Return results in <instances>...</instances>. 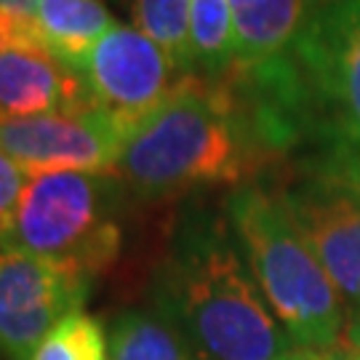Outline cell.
Here are the masks:
<instances>
[{
    "mask_svg": "<svg viewBox=\"0 0 360 360\" xmlns=\"http://www.w3.org/2000/svg\"><path fill=\"white\" fill-rule=\"evenodd\" d=\"M150 296L198 360H272L296 347L267 307L230 221L211 211L179 219Z\"/></svg>",
    "mask_w": 360,
    "mask_h": 360,
    "instance_id": "1",
    "label": "cell"
},
{
    "mask_svg": "<svg viewBox=\"0 0 360 360\" xmlns=\"http://www.w3.org/2000/svg\"><path fill=\"white\" fill-rule=\"evenodd\" d=\"M275 153L227 80L187 77L129 131L115 174L139 200L243 184Z\"/></svg>",
    "mask_w": 360,
    "mask_h": 360,
    "instance_id": "2",
    "label": "cell"
},
{
    "mask_svg": "<svg viewBox=\"0 0 360 360\" xmlns=\"http://www.w3.org/2000/svg\"><path fill=\"white\" fill-rule=\"evenodd\" d=\"M224 211L259 291L291 342L318 352L339 347L342 294L278 193L248 181L227 195Z\"/></svg>",
    "mask_w": 360,
    "mask_h": 360,
    "instance_id": "3",
    "label": "cell"
},
{
    "mask_svg": "<svg viewBox=\"0 0 360 360\" xmlns=\"http://www.w3.org/2000/svg\"><path fill=\"white\" fill-rule=\"evenodd\" d=\"M123 181L117 174H30L0 248L56 259L96 278L120 254Z\"/></svg>",
    "mask_w": 360,
    "mask_h": 360,
    "instance_id": "4",
    "label": "cell"
},
{
    "mask_svg": "<svg viewBox=\"0 0 360 360\" xmlns=\"http://www.w3.org/2000/svg\"><path fill=\"white\" fill-rule=\"evenodd\" d=\"M331 160L360 171V0H328L291 49Z\"/></svg>",
    "mask_w": 360,
    "mask_h": 360,
    "instance_id": "5",
    "label": "cell"
},
{
    "mask_svg": "<svg viewBox=\"0 0 360 360\" xmlns=\"http://www.w3.org/2000/svg\"><path fill=\"white\" fill-rule=\"evenodd\" d=\"M339 294L360 304V171L326 158L275 190Z\"/></svg>",
    "mask_w": 360,
    "mask_h": 360,
    "instance_id": "6",
    "label": "cell"
},
{
    "mask_svg": "<svg viewBox=\"0 0 360 360\" xmlns=\"http://www.w3.org/2000/svg\"><path fill=\"white\" fill-rule=\"evenodd\" d=\"M91 283L72 264L0 248V355L32 358L53 326L83 307Z\"/></svg>",
    "mask_w": 360,
    "mask_h": 360,
    "instance_id": "7",
    "label": "cell"
},
{
    "mask_svg": "<svg viewBox=\"0 0 360 360\" xmlns=\"http://www.w3.org/2000/svg\"><path fill=\"white\" fill-rule=\"evenodd\" d=\"M80 75L91 104L129 131L187 80L166 51L134 25L112 27L91 49Z\"/></svg>",
    "mask_w": 360,
    "mask_h": 360,
    "instance_id": "8",
    "label": "cell"
},
{
    "mask_svg": "<svg viewBox=\"0 0 360 360\" xmlns=\"http://www.w3.org/2000/svg\"><path fill=\"white\" fill-rule=\"evenodd\" d=\"M129 129L99 107L0 123V153L30 174L89 171L115 174Z\"/></svg>",
    "mask_w": 360,
    "mask_h": 360,
    "instance_id": "9",
    "label": "cell"
},
{
    "mask_svg": "<svg viewBox=\"0 0 360 360\" xmlns=\"http://www.w3.org/2000/svg\"><path fill=\"white\" fill-rule=\"evenodd\" d=\"M94 107L83 75L35 46L0 51V123Z\"/></svg>",
    "mask_w": 360,
    "mask_h": 360,
    "instance_id": "10",
    "label": "cell"
},
{
    "mask_svg": "<svg viewBox=\"0 0 360 360\" xmlns=\"http://www.w3.org/2000/svg\"><path fill=\"white\" fill-rule=\"evenodd\" d=\"M328 0H230L238 65L235 70L272 65L291 53L299 32Z\"/></svg>",
    "mask_w": 360,
    "mask_h": 360,
    "instance_id": "11",
    "label": "cell"
},
{
    "mask_svg": "<svg viewBox=\"0 0 360 360\" xmlns=\"http://www.w3.org/2000/svg\"><path fill=\"white\" fill-rule=\"evenodd\" d=\"M115 25L102 0H40L30 16L32 43L75 72Z\"/></svg>",
    "mask_w": 360,
    "mask_h": 360,
    "instance_id": "12",
    "label": "cell"
},
{
    "mask_svg": "<svg viewBox=\"0 0 360 360\" xmlns=\"http://www.w3.org/2000/svg\"><path fill=\"white\" fill-rule=\"evenodd\" d=\"M195 75L224 80L238 65V35L230 0H193L190 13Z\"/></svg>",
    "mask_w": 360,
    "mask_h": 360,
    "instance_id": "13",
    "label": "cell"
},
{
    "mask_svg": "<svg viewBox=\"0 0 360 360\" xmlns=\"http://www.w3.org/2000/svg\"><path fill=\"white\" fill-rule=\"evenodd\" d=\"M110 360H198L181 334L158 312L126 309L110 331Z\"/></svg>",
    "mask_w": 360,
    "mask_h": 360,
    "instance_id": "14",
    "label": "cell"
},
{
    "mask_svg": "<svg viewBox=\"0 0 360 360\" xmlns=\"http://www.w3.org/2000/svg\"><path fill=\"white\" fill-rule=\"evenodd\" d=\"M190 13L193 0H134V27L158 43L184 77L195 75Z\"/></svg>",
    "mask_w": 360,
    "mask_h": 360,
    "instance_id": "15",
    "label": "cell"
},
{
    "mask_svg": "<svg viewBox=\"0 0 360 360\" xmlns=\"http://www.w3.org/2000/svg\"><path fill=\"white\" fill-rule=\"evenodd\" d=\"M30 360H110V336L94 315L77 309L53 326Z\"/></svg>",
    "mask_w": 360,
    "mask_h": 360,
    "instance_id": "16",
    "label": "cell"
},
{
    "mask_svg": "<svg viewBox=\"0 0 360 360\" xmlns=\"http://www.w3.org/2000/svg\"><path fill=\"white\" fill-rule=\"evenodd\" d=\"M27 179H30V171L11 160L8 155L0 153V240L11 224V217L19 206V198L25 193Z\"/></svg>",
    "mask_w": 360,
    "mask_h": 360,
    "instance_id": "17",
    "label": "cell"
},
{
    "mask_svg": "<svg viewBox=\"0 0 360 360\" xmlns=\"http://www.w3.org/2000/svg\"><path fill=\"white\" fill-rule=\"evenodd\" d=\"M13 46H35L32 43V27L27 22H19L0 8V51ZM38 49V46H35Z\"/></svg>",
    "mask_w": 360,
    "mask_h": 360,
    "instance_id": "18",
    "label": "cell"
},
{
    "mask_svg": "<svg viewBox=\"0 0 360 360\" xmlns=\"http://www.w3.org/2000/svg\"><path fill=\"white\" fill-rule=\"evenodd\" d=\"M38 3L40 0H0V8L8 13V16H13V19L30 25V16H32Z\"/></svg>",
    "mask_w": 360,
    "mask_h": 360,
    "instance_id": "19",
    "label": "cell"
},
{
    "mask_svg": "<svg viewBox=\"0 0 360 360\" xmlns=\"http://www.w3.org/2000/svg\"><path fill=\"white\" fill-rule=\"evenodd\" d=\"M339 358V347L336 349H326V352H318V349H302L294 347L291 352H285L281 358H272V360H336Z\"/></svg>",
    "mask_w": 360,
    "mask_h": 360,
    "instance_id": "20",
    "label": "cell"
},
{
    "mask_svg": "<svg viewBox=\"0 0 360 360\" xmlns=\"http://www.w3.org/2000/svg\"><path fill=\"white\" fill-rule=\"evenodd\" d=\"M342 347L349 349V352H360V304H358V312L352 315V321H349L347 328H345Z\"/></svg>",
    "mask_w": 360,
    "mask_h": 360,
    "instance_id": "21",
    "label": "cell"
},
{
    "mask_svg": "<svg viewBox=\"0 0 360 360\" xmlns=\"http://www.w3.org/2000/svg\"><path fill=\"white\" fill-rule=\"evenodd\" d=\"M336 360H360V352H349V349H345L339 345V358Z\"/></svg>",
    "mask_w": 360,
    "mask_h": 360,
    "instance_id": "22",
    "label": "cell"
}]
</instances>
